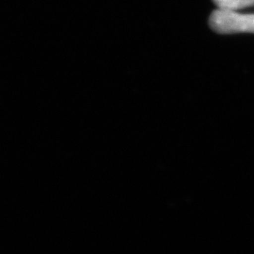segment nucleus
I'll list each match as a JSON object with an SVG mask.
<instances>
[{"label":"nucleus","mask_w":254,"mask_h":254,"mask_svg":"<svg viewBox=\"0 0 254 254\" xmlns=\"http://www.w3.org/2000/svg\"><path fill=\"white\" fill-rule=\"evenodd\" d=\"M236 1V0H214L216 5L218 6V9H229L231 5Z\"/></svg>","instance_id":"f03ea898"},{"label":"nucleus","mask_w":254,"mask_h":254,"mask_svg":"<svg viewBox=\"0 0 254 254\" xmlns=\"http://www.w3.org/2000/svg\"><path fill=\"white\" fill-rule=\"evenodd\" d=\"M209 25L222 34L254 33V14H239L235 10L218 9L211 14Z\"/></svg>","instance_id":"f257e3e1"}]
</instances>
